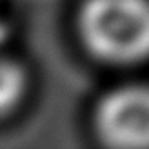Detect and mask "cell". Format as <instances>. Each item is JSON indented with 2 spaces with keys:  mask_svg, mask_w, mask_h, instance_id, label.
Instances as JSON below:
<instances>
[{
  "mask_svg": "<svg viewBox=\"0 0 149 149\" xmlns=\"http://www.w3.org/2000/svg\"><path fill=\"white\" fill-rule=\"evenodd\" d=\"M78 35L96 60L127 65L149 58V0H84Z\"/></svg>",
  "mask_w": 149,
  "mask_h": 149,
  "instance_id": "cell-1",
  "label": "cell"
},
{
  "mask_svg": "<svg viewBox=\"0 0 149 149\" xmlns=\"http://www.w3.org/2000/svg\"><path fill=\"white\" fill-rule=\"evenodd\" d=\"M93 127L109 147H149V84H129L104 95L95 107Z\"/></svg>",
  "mask_w": 149,
  "mask_h": 149,
  "instance_id": "cell-2",
  "label": "cell"
},
{
  "mask_svg": "<svg viewBox=\"0 0 149 149\" xmlns=\"http://www.w3.org/2000/svg\"><path fill=\"white\" fill-rule=\"evenodd\" d=\"M27 89V73L18 60H4L0 69V109L9 115L20 104Z\"/></svg>",
  "mask_w": 149,
  "mask_h": 149,
  "instance_id": "cell-3",
  "label": "cell"
}]
</instances>
